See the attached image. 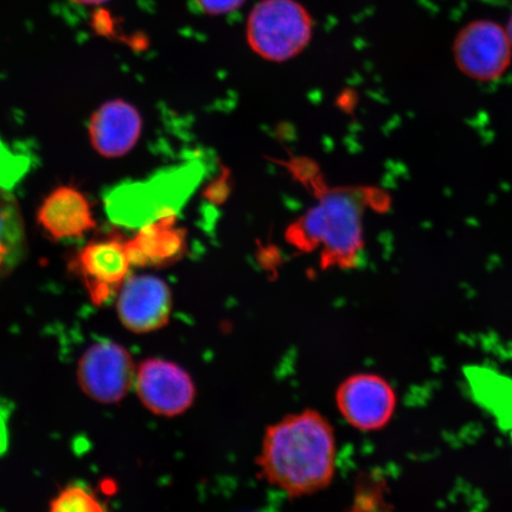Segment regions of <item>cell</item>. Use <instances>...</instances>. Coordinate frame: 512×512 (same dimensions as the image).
I'll return each instance as SVG.
<instances>
[{"label": "cell", "mask_w": 512, "mask_h": 512, "mask_svg": "<svg viewBox=\"0 0 512 512\" xmlns=\"http://www.w3.org/2000/svg\"><path fill=\"white\" fill-rule=\"evenodd\" d=\"M336 439L316 411L286 416L267 428L259 465L268 483L292 497L315 494L335 475Z\"/></svg>", "instance_id": "1"}, {"label": "cell", "mask_w": 512, "mask_h": 512, "mask_svg": "<svg viewBox=\"0 0 512 512\" xmlns=\"http://www.w3.org/2000/svg\"><path fill=\"white\" fill-rule=\"evenodd\" d=\"M363 211L361 191H325L287 230V240L302 251H319L325 267L350 268L363 249Z\"/></svg>", "instance_id": "2"}, {"label": "cell", "mask_w": 512, "mask_h": 512, "mask_svg": "<svg viewBox=\"0 0 512 512\" xmlns=\"http://www.w3.org/2000/svg\"><path fill=\"white\" fill-rule=\"evenodd\" d=\"M312 31V17L297 0H261L246 25L249 47L271 62H285L302 53Z\"/></svg>", "instance_id": "3"}, {"label": "cell", "mask_w": 512, "mask_h": 512, "mask_svg": "<svg viewBox=\"0 0 512 512\" xmlns=\"http://www.w3.org/2000/svg\"><path fill=\"white\" fill-rule=\"evenodd\" d=\"M137 368L123 345L104 341L95 343L78 364L79 386L88 398L112 405L125 398L136 381Z\"/></svg>", "instance_id": "4"}, {"label": "cell", "mask_w": 512, "mask_h": 512, "mask_svg": "<svg viewBox=\"0 0 512 512\" xmlns=\"http://www.w3.org/2000/svg\"><path fill=\"white\" fill-rule=\"evenodd\" d=\"M454 59L462 72L478 81H494L507 72L512 47L501 25L488 19L471 22L454 42Z\"/></svg>", "instance_id": "5"}, {"label": "cell", "mask_w": 512, "mask_h": 512, "mask_svg": "<svg viewBox=\"0 0 512 512\" xmlns=\"http://www.w3.org/2000/svg\"><path fill=\"white\" fill-rule=\"evenodd\" d=\"M134 387L150 412L168 418L187 412L196 398L195 384L187 371L159 358L140 364Z\"/></svg>", "instance_id": "6"}, {"label": "cell", "mask_w": 512, "mask_h": 512, "mask_svg": "<svg viewBox=\"0 0 512 512\" xmlns=\"http://www.w3.org/2000/svg\"><path fill=\"white\" fill-rule=\"evenodd\" d=\"M339 412L351 426L361 431L381 430L396 409V394L383 377L357 374L345 380L336 394Z\"/></svg>", "instance_id": "7"}, {"label": "cell", "mask_w": 512, "mask_h": 512, "mask_svg": "<svg viewBox=\"0 0 512 512\" xmlns=\"http://www.w3.org/2000/svg\"><path fill=\"white\" fill-rule=\"evenodd\" d=\"M172 294L164 280L137 275L120 288L117 311L120 322L134 334H149L169 323Z\"/></svg>", "instance_id": "8"}, {"label": "cell", "mask_w": 512, "mask_h": 512, "mask_svg": "<svg viewBox=\"0 0 512 512\" xmlns=\"http://www.w3.org/2000/svg\"><path fill=\"white\" fill-rule=\"evenodd\" d=\"M142 131V115L124 100L106 102L89 123V138L94 149L107 158L123 157L131 152Z\"/></svg>", "instance_id": "9"}, {"label": "cell", "mask_w": 512, "mask_h": 512, "mask_svg": "<svg viewBox=\"0 0 512 512\" xmlns=\"http://www.w3.org/2000/svg\"><path fill=\"white\" fill-rule=\"evenodd\" d=\"M37 220L55 240L82 238L96 226L86 196L70 187L51 192L38 210Z\"/></svg>", "instance_id": "10"}, {"label": "cell", "mask_w": 512, "mask_h": 512, "mask_svg": "<svg viewBox=\"0 0 512 512\" xmlns=\"http://www.w3.org/2000/svg\"><path fill=\"white\" fill-rule=\"evenodd\" d=\"M464 375L473 400L492 416L512 444V377L479 366L466 367Z\"/></svg>", "instance_id": "11"}, {"label": "cell", "mask_w": 512, "mask_h": 512, "mask_svg": "<svg viewBox=\"0 0 512 512\" xmlns=\"http://www.w3.org/2000/svg\"><path fill=\"white\" fill-rule=\"evenodd\" d=\"M78 264L89 284L108 290L125 283L131 261L126 243L106 239L93 241L83 248Z\"/></svg>", "instance_id": "12"}, {"label": "cell", "mask_w": 512, "mask_h": 512, "mask_svg": "<svg viewBox=\"0 0 512 512\" xmlns=\"http://www.w3.org/2000/svg\"><path fill=\"white\" fill-rule=\"evenodd\" d=\"M184 238L172 227L170 217L158 219L140 228L136 238L126 243L131 265H162L181 255Z\"/></svg>", "instance_id": "13"}, {"label": "cell", "mask_w": 512, "mask_h": 512, "mask_svg": "<svg viewBox=\"0 0 512 512\" xmlns=\"http://www.w3.org/2000/svg\"><path fill=\"white\" fill-rule=\"evenodd\" d=\"M27 253L21 208L10 191L0 187V275L19 265Z\"/></svg>", "instance_id": "14"}, {"label": "cell", "mask_w": 512, "mask_h": 512, "mask_svg": "<svg viewBox=\"0 0 512 512\" xmlns=\"http://www.w3.org/2000/svg\"><path fill=\"white\" fill-rule=\"evenodd\" d=\"M54 512H102L104 505L86 485L72 484L60 492L50 503Z\"/></svg>", "instance_id": "15"}, {"label": "cell", "mask_w": 512, "mask_h": 512, "mask_svg": "<svg viewBox=\"0 0 512 512\" xmlns=\"http://www.w3.org/2000/svg\"><path fill=\"white\" fill-rule=\"evenodd\" d=\"M201 10L211 16H221L236 11L246 0H195Z\"/></svg>", "instance_id": "16"}, {"label": "cell", "mask_w": 512, "mask_h": 512, "mask_svg": "<svg viewBox=\"0 0 512 512\" xmlns=\"http://www.w3.org/2000/svg\"><path fill=\"white\" fill-rule=\"evenodd\" d=\"M72 2L91 5L104 3L107 2V0H72Z\"/></svg>", "instance_id": "17"}, {"label": "cell", "mask_w": 512, "mask_h": 512, "mask_svg": "<svg viewBox=\"0 0 512 512\" xmlns=\"http://www.w3.org/2000/svg\"><path fill=\"white\" fill-rule=\"evenodd\" d=\"M507 34H508V37H509V40L511 43V47H512V16H511L509 24H508Z\"/></svg>", "instance_id": "18"}]
</instances>
